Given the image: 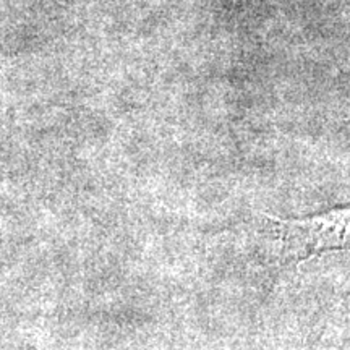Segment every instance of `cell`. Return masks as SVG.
<instances>
[{"label":"cell","mask_w":350,"mask_h":350,"mask_svg":"<svg viewBox=\"0 0 350 350\" xmlns=\"http://www.w3.org/2000/svg\"><path fill=\"white\" fill-rule=\"evenodd\" d=\"M278 230L284 260L301 262L323 252L342 250L349 237V208H338L304 219L268 216Z\"/></svg>","instance_id":"obj_1"}]
</instances>
